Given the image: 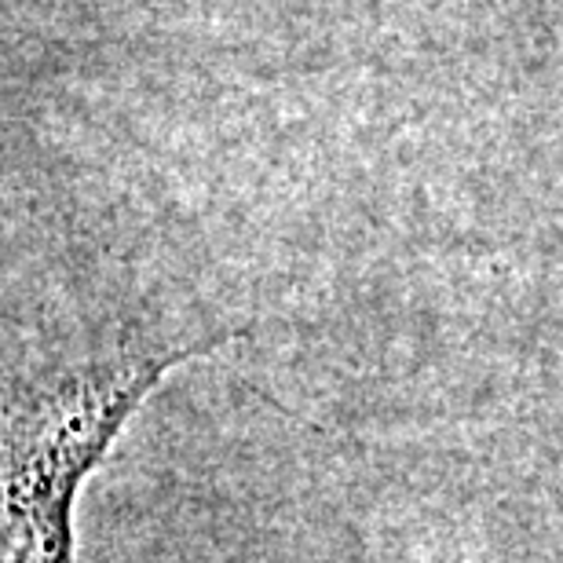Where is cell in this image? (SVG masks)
<instances>
[{
    "label": "cell",
    "instance_id": "6da1fadb",
    "mask_svg": "<svg viewBox=\"0 0 563 563\" xmlns=\"http://www.w3.org/2000/svg\"><path fill=\"white\" fill-rule=\"evenodd\" d=\"M121 352L63 380L8 391L4 424V563H70L74 494L151 385L195 355Z\"/></svg>",
    "mask_w": 563,
    "mask_h": 563
}]
</instances>
